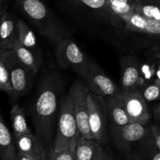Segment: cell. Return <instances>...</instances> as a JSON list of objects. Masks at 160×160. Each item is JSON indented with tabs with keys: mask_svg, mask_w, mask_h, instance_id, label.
<instances>
[{
	"mask_svg": "<svg viewBox=\"0 0 160 160\" xmlns=\"http://www.w3.org/2000/svg\"><path fill=\"white\" fill-rule=\"evenodd\" d=\"M62 80L56 73L47 75L40 85L34 109L37 136L46 148L59 112ZM47 150V149H46Z\"/></svg>",
	"mask_w": 160,
	"mask_h": 160,
	"instance_id": "cell-1",
	"label": "cell"
},
{
	"mask_svg": "<svg viewBox=\"0 0 160 160\" xmlns=\"http://www.w3.org/2000/svg\"><path fill=\"white\" fill-rule=\"evenodd\" d=\"M110 134L115 145L131 155V160H143L160 152L158 145L150 135L148 124L130 122L123 125H110Z\"/></svg>",
	"mask_w": 160,
	"mask_h": 160,
	"instance_id": "cell-2",
	"label": "cell"
},
{
	"mask_svg": "<svg viewBox=\"0 0 160 160\" xmlns=\"http://www.w3.org/2000/svg\"><path fill=\"white\" fill-rule=\"evenodd\" d=\"M20 4L23 13L44 38L54 44L66 38L67 30L42 0H23Z\"/></svg>",
	"mask_w": 160,
	"mask_h": 160,
	"instance_id": "cell-3",
	"label": "cell"
},
{
	"mask_svg": "<svg viewBox=\"0 0 160 160\" xmlns=\"http://www.w3.org/2000/svg\"><path fill=\"white\" fill-rule=\"evenodd\" d=\"M80 137L71 98L68 93L64 94L59 102L57 129L52 150L58 152L74 149Z\"/></svg>",
	"mask_w": 160,
	"mask_h": 160,
	"instance_id": "cell-4",
	"label": "cell"
},
{
	"mask_svg": "<svg viewBox=\"0 0 160 160\" xmlns=\"http://www.w3.org/2000/svg\"><path fill=\"white\" fill-rule=\"evenodd\" d=\"M87 104L88 125L92 139L102 144H106L109 139V117L106 98L89 91L87 96Z\"/></svg>",
	"mask_w": 160,
	"mask_h": 160,
	"instance_id": "cell-5",
	"label": "cell"
},
{
	"mask_svg": "<svg viewBox=\"0 0 160 160\" xmlns=\"http://www.w3.org/2000/svg\"><path fill=\"white\" fill-rule=\"evenodd\" d=\"M0 54L9 70L12 86V100H17L31 89L33 82L32 72L18 60L12 50H2Z\"/></svg>",
	"mask_w": 160,
	"mask_h": 160,
	"instance_id": "cell-6",
	"label": "cell"
},
{
	"mask_svg": "<svg viewBox=\"0 0 160 160\" xmlns=\"http://www.w3.org/2000/svg\"><path fill=\"white\" fill-rule=\"evenodd\" d=\"M56 45V57L59 67H70L82 77L90 61L79 45L73 40L67 38L61 39Z\"/></svg>",
	"mask_w": 160,
	"mask_h": 160,
	"instance_id": "cell-7",
	"label": "cell"
},
{
	"mask_svg": "<svg viewBox=\"0 0 160 160\" xmlns=\"http://www.w3.org/2000/svg\"><path fill=\"white\" fill-rule=\"evenodd\" d=\"M89 90L84 82L77 80L73 83L69 90L73 104V112L80 135L86 139H92L88 125L87 96Z\"/></svg>",
	"mask_w": 160,
	"mask_h": 160,
	"instance_id": "cell-8",
	"label": "cell"
},
{
	"mask_svg": "<svg viewBox=\"0 0 160 160\" xmlns=\"http://www.w3.org/2000/svg\"><path fill=\"white\" fill-rule=\"evenodd\" d=\"M82 78L88 90L96 95L106 97L121 92L118 86L92 62L89 63L87 71Z\"/></svg>",
	"mask_w": 160,
	"mask_h": 160,
	"instance_id": "cell-9",
	"label": "cell"
},
{
	"mask_svg": "<svg viewBox=\"0 0 160 160\" xmlns=\"http://www.w3.org/2000/svg\"><path fill=\"white\" fill-rule=\"evenodd\" d=\"M125 110L130 122H138L145 125L150 120V113L146 101L138 89L121 91Z\"/></svg>",
	"mask_w": 160,
	"mask_h": 160,
	"instance_id": "cell-10",
	"label": "cell"
},
{
	"mask_svg": "<svg viewBox=\"0 0 160 160\" xmlns=\"http://www.w3.org/2000/svg\"><path fill=\"white\" fill-rule=\"evenodd\" d=\"M14 141L17 153L34 160H43L46 158V148L38 136L32 133L14 138Z\"/></svg>",
	"mask_w": 160,
	"mask_h": 160,
	"instance_id": "cell-11",
	"label": "cell"
},
{
	"mask_svg": "<svg viewBox=\"0 0 160 160\" xmlns=\"http://www.w3.org/2000/svg\"><path fill=\"white\" fill-rule=\"evenodd\" d=\"M122 21L125 24V28L128 31L154 35L160 34V21L148 20L136 13L125 16Z\"/></svg>",
	"mask_w": 160,
	"mask_h": 160,
	"instance_id": "cell-12",
	"label": "cell"
},
{
	"mask_svg": "<svg viewBox=\"0 0 160 160\" xmlns=\"http://www.w3.org/2000/svg\"><path fill=\"white\" fill-rule=\"evenodd\" d=\"M18 39L17 20L6 10L0 17V49L12 50L14 42Z\"/></svg>",
	"mask_w": 160,
	"mask_h": 160,
	"instance_id": "cell-13",
	"label": "cell"
},
{
	"mask_svg": "<svg viewBox=\"0 0 160 160\" xmlns=\"http://www.w3.org/2000/svg\"><path fill=\"white\" fill-rule=\"evenodd\" d=\"M145 83L141 78L140 65L136 60L131 57L123 61L121 72V84L123 90L137 89Z\"/></svg>",
	"mask_w": 160,
	"mask_h": 160,
	"instance_id": "cell-14",
	"label": "cell"
},
{
	"mask_svg": "<svg viewBox=\"0 0 160 160\" xmlns=\"http://www.w3.org/2000/svg\"><path fill=\"white\" fill-rule=\"evenodd\" d=\"M108 111L109 122L112 125H123L130 123L125 110L121 92L113 96L105 97Z\"/></svg>",
	"mask_w": 160,
	"mask_h": 160,
	"instance_id": "cell-15",
	"label": "cell"
},
{
	"mask_svg": "<svg viewBox=\"0 0 160 160\" xmlns=\"http://www.w3.org/2000/svg\"><path fill=\"white\" fill-rule=\"evenodd\" d=\"M102 145L95 140L81 136L74 148L75 160H100L104 152Z\"/></svg>",
	"mask_w": 160,
	"mask_h": 160,
	"instance_id": "cell-16",
	"label": "cell"
},
{
	"mask_svg": "<svg viewBox=\"0 0 160 160\" xmlns=\"http://www.w3.org/2000/svg\"><path fill=\"white\" fill-rule=\"evenodd\" d=\"M0 160H18L15 141L0 115Z\"/></svg>",
	"mask_w": 160,
	"mask_h": 160,
	"instance_id": "cell-17",
	"label": "cell"
},
{
	"mask_svg": "<svg viewBox=\"0 0 160 160\" xmlns=\"http://www.w3.org/2000/svg\"><path fill=\"white\" fill-rule=\"evenodd\" d=\"M110 14V22L114 25L122 23L125 16L134 13L137 4L132 0H106Z\"/></svg>",
	"mask_w": 160,
	"mask_h": 160,
	"instance_id": "cell-18",
	"label": "cell"
},
{
	"mask_svg": "<svg viewBox=\"0 0 160 160\" xmlns=\"http://www.w3.org/2000/svg\"><path fill=\"white\" fill-rule=\"evenodd\" d=\"M12 50L19 61L35 75L40 65V57L31 50L22 45L18 40L14 42Z\"/></svg>",
	"mask_w": 160,
	"mask_h": 160,
	"instance_id": "cell-19",
	"label": "cell"
},
{
	"mask_svg": "<svg viewBox=\"0 0 160 160\" xmlns=\"http://www.w3.org/2000/svg\"><path fill=\"white\" fill-rule=\"evenodd\" d=\"M10 115L14 138L31 133V128L28 126L27 122L25 111L23 108L17 104H14L11 109Z\"/></svg>",
	"mask_w": 160,
	"mask_h": 160,
	"instance_id": "cell-20",
	"label": "cell"
},
{
	"mask_svg": "<svg viewBox=\"0 0 160 160\" xmlns=\"http://www.w3.org/2000/svg\"><path fill=\"white\" fill-rule=\"evenodd\" d=\"M67 1L73 4V6L94 12L98 16L108 19L110 21V14L108 9L106 0H67Z\"/></svg>",
	"mask_w": 160,
	"mask_h": 160,
	"instance_id": "cell-21",
	"label": "cell"
},
{
	"mask_svg": "<svg viewBox=\"0 0 160 160\" xmlns=\"http://www.w3.org/2000/svg\"><path fill=\"white\" fill-rule=\"evenodd\" d=\"M17 28H18V39L17 40L23 45L38 54V48L37 37L31 28L23 21L22 19H18L17 20Z\"/></svg>",
	"mask_w": 160,
	"mask_h": 160,
	"instance_id": "cell-22",
	"label": "cell"
},
{
	"mask_svg": "<svg viewBox=\"0 0 160 160\" xmlns=\"http://www.w3.org/2000/svg\"><path fill=\"white\" fill-rule=\"evenodd\" d=\"M134 13L148 20L160 21L159 6L155 4H137L134 7Z\"/></svg>",
	"mask_w": 160,
	"mask_h": 160,
	"instance_id": "cell-23",
	"label": "cell"
},
{
	"mask_svg": "<svg viewBox=\"0 0 160 160\" xmlns=\"http://www.w3.org/2000/svg\"><path fill=\"white\" fill-rule=\"evenodd\" d=\"M159 86L154 82H146L138 89L145 101H154L159 98Z\"/></svg>",
	"mask_w": 160,
	"mask_h": 160,
	"instance_id": "cell-24",
	"label": "cell"
},
{
	"mask_svg": "<svg viewBox=\"0 0 160 160\" xmlns=\"http://www.w3.org/2000/svg\"><path fill=\"white\" fill-rule=\"evenodd\" d=\"M0 90L12 94V86H11L10 75L9 70L0 54Z\"/></svg>",
	"mask_w": 160,
	"mask_h": 160,
	"instance_id": "cell-25",
	"label": "cell"
},
{
	"mask_svg": "<svg viewBox=\"0 0 160 160\" xmlns=\"http://www.w3.org/2000/svg\"><path fill=\"white\" fill-rule=\"evenodd\" d=\"M46 160H75L74 149L62 151V152H54L50 150L47 152Z\"/></svg>",
	"mask_w": 160,
	"mask_h": 160,
	"instance_id": "cell-26",
	"label": "cell"
},
{
	"mask_svg": "<svg viewBox=\"0 0 160 160\" xmlns=\"http://www.w3.org/2000/svg\"><path fill=\"white\" fill-rule=\"evenodd\" d=\"M100 160H117V158L113 155V154L109 150H106L104 148V152L102 154V156L100 158Z\"/></svg>",
	"mask_w": 160,
	"mask_h": 160,
	"instance_id": "cell-27",
	"label": "cell"
},
{
	"mask_svg": "<svg viewBox=\"0 0 160 160\" xmlns=\"http://www.w3.org/2000/svg\"><path fill=\"white\" fill-rule=\"evenodd\" d=\"M136 4H155L159 6L160 0H132Z\"/></svg>",
	"mask_w": 160,
	"mask_h": 160,
	"instance_id": "cell-28",
	"label": "cell"
},
{
	"mask_svg": "<svg viewBox=\"0 0 160 160\" xmlns=\"http://www.w3.org/2000/svg\"><path fill=\"white\" fill-rule=\"evenodd\" d=\"M153 112H154V115L156 117V119H159L160 116V108L159 104H157L154 108V110H153Z\"/></svg>",
	"mask_w": 160,
	"mask_h": 160,
	"instance_id": "cell-29",
	"label": "cell"
},
{
	"mask_svg": "<svg viewBox=\"0 0 160 160\" xmlns=\"http://www.w3.org/2000/svg\"><path fill=\"white\" fill-rule=\"evenodd\" d=\"M17 159L18 160H34V159H31V158L24 156V155H23L22 154H20V153H17ZM43 160H46V159L45 158V159H43Z\"/></svg>",
	"mask_w": 160,
	"mask_h": 160,
	"instance_id": "cell-30",
	"label": "cell"
},
{
	"mask_svg": "<svg viewBox=\"0 0 160 160\" xmlns=\"http://www.w3.org/2000/svg\"><path fill=\"white\" fill-rule=\"evenodd\" d=\"M5 10L6 9L4 8V0H0V17Z\"/></svg>",
	"mask_w": 160,
	"mask_h": 160,
	"instance_id": "cell-31",
	"label": "cell"
},
{
	"mask_svg": "<svg viewBox=\"0 0 160 160\" xmlns=\"http://www.w3.org/2000/svg\"><path fill=\"white\" fill-rule=\"evenodd\" d=\"M151 160H160V152H156V153L151 157Z\"/></svg>",
	"mask_w": 160,
	"mask_h": 160,
	"instance_id": "cell-32",
	"label": "cell"
},
{
	"mask_svg": "<svg viewBox=\"0 0 160 160\" xmlns=\"http://www.w3.org/2000/svg\"><path fill=\"white\" fill-rule=\"evenodd\" d=\"M19 2H22V1H23V0H18Z\"/></svg>",
	"mask_w": 160,
	"mask_h": 160,
	"instance_id": "cell-33",
	"label": "cell"
}]
</instances>
